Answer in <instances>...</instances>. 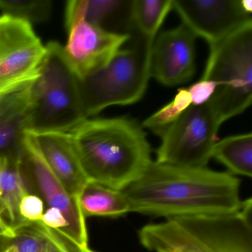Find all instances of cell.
<instances>
[{
  "label": "cell",
  "mask_w": 252,
  "mask_h": 252,
  "mask_svg": "<svg viewBox=\"0 0 252 252\" xmlns=\"http://www.w3.org/2000/svg\"><path fill=\"white\" fill-rule=\"evenodd\" d=\"M122 192L130 212L166 219L240 210V181L228 172L152 161Z\"/></svg>",
  "instance_id": "cell-1"
},
{
  "label": "cell",
  "mask_w": 252,
  "mask_h": 252,
  "mask_svg": "<svg viewBox=\"0 0 252 252\" xmlns=\"http://www.w3.org/2000/svg\"><path fill=\"white\" fill-rule=\"evenodd\" d=\"M88 181L122 191L153 160L143 127L126 118L86 120L68 132Z\"/></svg>",
  "instance_id": "cell-2"
},
{
  "label": "cell",
  "mask_w": 252,
  "mask_h": 252,
  "mask_svg": "<svg viewBox=\"0 0 252 252\" xmlns=\"http://www.w3.org/2000/svg\"><path fill=\"white\" fill-rule=\"evenodd\" d=\"M252 199L225 215L180 217L147 224L140 243L151 252H252Z\"/></svg>",
  "instance_id": "cell-3"
},
{
  "label": "cell",
  "mask_w": 252,
  "mask_h": 252,
  "mask_svg": "<svg viewBox=\"0 0 252 252\" xmlns=\"http://www.w3.org/2000/svg\"><path fill=\"white\" fill-rule=\"evenodd\" d=\"M40 75L32 85L30 113L26 132H69L86 120L79 79L57 42L46 46Z\"/></svg>",
  "instance_id": "cell-4"
},
{
  "label": "cell",
  "mask_w": 252,
  "mask_h": 252,
  "mask_svg": "<svg viewBox=\"0 0 252 252\" xmlns=\"http://www.w3.org/2000/svg\"><path fill=\"white\" fill-rule=\"evenodd\" d=\"M129 47L122 48L102 68L79 79L86 119L113 105H129L141 99L148 86L150 57L155 39L135 33Z\"/></svg>",
  "instance_id": "cell-5"
},
{
  "label": "cell",
  "mask_w": 252,
  "mask_h": 252,
  "mask_svg": "<svg viewBox=\"0 0 252 252\" xmlns=\"http://www.w3.org/2000/svg\"><path fill=\"white\" fill-rule=\"evenodd\" d=\"M210 47L201 79L216 85L207 101L220 125L252 102V20Z\"/></svg>",
  "instance_id": "cell-6"
},
{
  "label": "cell",
  "mask_w": 252,
  "mask_h": 252,
  "mask_svg": "<svg viewBox=\"0 0 252 252\" xmlns=\"http://www.w3.org/2000/svg\"><path fill=\"white\" fill-rule=\"evenodd\" d=\"M220 124L207 102L191 105L160 135L156 162L187 167H206Z\"/></svg>",
  "instance_id": "cell-7"
},
{
  "label": "cell",
  "mask_w": 252,
  "mask_h": 252,
  "mask_svg": "<svg viewBox=\"0 0 252 252\" xmlns=\"http://www.w3.org/2000/svg\"><path fill=\"white\" fill-rule=\"evenodd\" d=\"M46 54L30 23L0 16V98L33 83Z\"/></svg>",
  "instance_id": "cell-8"
},
{
  "label": "cell",
  "mask_w": 252,
  "mask_h": 252,
  "mask_svg": "<svg viewBox=\"0 0 252 252\" xmlns=\"http://www.w3.org/2000/svg\"><path fill=\"white\" fill-rule=\"evenodd\" d=\"M21 158L34 194L44 200L48 208L61 211L68 223L66 237L80 249H88L86 218L82 215L79 200L67 192L53 172L44 158L33 134H25L22 141Z\"/></svg>",
  "instance_id": "cell-9"
},
{
  "label": "cell",
  "mask_w": 252,
  "mask_h": 252,
  "mask_svg": "<svg viewBox=\"0 0 252 252\" xmlns=\"http://www.w3.org/2000/svg\"><path fill=\"white\" fill-rule=\"evenodd\" d=\"M67 30L68 39L63 52L79 80L105 67L132 38L131 33L108 32L83 20Z\"/></svg>",
  "instance_id": "cell-10"
},
{
  "label": "cell",
  "mask_w": 252,
  "mask_h": 252,
  "mask_svg": "<svg viewBox=\"0 0 252 252\" xmlns=\"http://www.w3.org/2000/svg\"><path fill=\"white\" fill-rule=\"evenodd\" d=\"M172 10L197 37L209 46L225 39L252 20L241 0H172Z\"/></svg>",
  "instance_id": "cell-11"
},
{
  "label": "cell",
  "mask_w": 252,
  "mask_h": 252,
  "mask_svg": "<svg viewBox=\"0 0 252 252\" xmlns=\"http://www.w3.org/2000/svg\"><path fill=\"white\" fill-rule=\"evenodd\" d=\"M196 39L184 23L158 34L152 47L151 77L166 86L191 81L196 70Z\"/></svg>",
  "instance_id": "cell-12"
},
{
  "label": "cell",
  "mask_w": 252,
  "mask_h": 252,
  "mask_svg": "<svg viewBox=\"0 0 252 252\" xmlns=\"http://www.w3.org/2000/svg\"><path fill=\"white\" fill-rule=\"evenodd\" d=\"M33 135L44 158L67 192L79 198L82 189L89 181L68 132H45Z\"/></svg>",
  "instance_id": "cell-13"
},
{
  "label": "cell",
  "mask_w": 252,
  "mask_h": 252,
  "mask_svg": "<svg viewBox=\"0 0 252 252\" xmlns=\"http://www.w3.org/2000/svg\"><path fill=\"white\" fill-rule=\"evenodd\" d=\"M31 193L34 192L23 168L21 153L0 155V219L13 231L27 222L19 207L22 199Z\"/></svg>",
  "instance_id": "cell-14"
},
{
  "label": "cell",
  "mask_w": 252,
  "mask_h": 252,
  "mask_svg": "<svg viewBox=\"0 0 252 252\" xmlns=\"http://www.w3.org/2000/svg\"><path fill=\"white\" fill-rule=\"evenodd\" d=\"M33 84L0 98V155L21 153L22 141L27 131Z\"/></svg>",
  "instance_id": "cell-15"
},
{
  "label": "cell",
  "mask_w": 252,
  "mask_h": 252,
  "mask_svg": "<svg viewBox=\"0 0 252 252\" xmlns=\"http://www.w3.org/2000/svg\"><path fill=\"white\" fill-rule=\"evenodd\" d=\"M9 243L17 252H82L61 232L47 227L43 222H27L14 229Z\"/></svg>",
  "instance_id": "cell-16"
},
{
  "label": "cell",
  "mask_w": 252,
  "mask_h": 252,
  "mask_svg": "<svg viewBox=\"0 0 252 252\" xmlns=\"http://www.w3.org/2000/svg\"><path fill=\"white\" fill-rule=\"evenodd\" d=\"M82 215L89 217L119 218L130 212L124 193L94 181H88L79 195Z\"/></svg>",
  "instance_id": "cell-17"
},
{
  "label": "cell",
  "mask_w": 252,
  "mask_h": 252,
  "mask_svg": "<svg viewBox=\"0 0 252 252\" xmlns=\"http://www.w3.org/2000/svg\"><path fill=\"white\" fill-rule=\"evenodd\" d=\"M131 1L123 0H71L66 4V28L79 20L110 32V23L130 8Z\"/></svg>",
  "instance_id": "cell-18"
},
{
  "label": "cell",
  "mask_w": 252,
  "mask_h": 252,
  "mask_svg": "<svg viewBox=\"0 0 252 252\" xmlns=\"http://www.w3.org/2000/svg\"><path fill=\"white\" fill-rule=\"evenodd\" d=\"M212 158L223 164L228 173L252 178V134L226 137L214 147Z\"/></svg>",
  "instance_id": "cell-19"
},
{
  "label": "cell",
  "mask_w": 252,
  "mask_h": 252,
  "mask_svg": "<svg viewBox=\"0 0 252 252\" xmlns=\"http://www.w3.org/2000/svg\"><path fill=\"white\" fill-rule=\"evenodd\" d=\"M172 10V0H132L130 4L132 31L147 39H156Z\"/></svg>",
  "instance_id": "cell-20"
},
{
  "label": "cell",
  "mask_w": 252,
  "mask_h": 252,
  "mask_svg": "<svg viewBox=\"0 0 252 252\" xmlns=\"http://www.w3.org/2000/svg\"><path fill=\"white\" fill-rule=\"evenodd\" d=\"M0 11L31 25L44 23L51 16L52 2L49 0H0Z\"/></svg>",
  "instance_id": "cell-21"
},
{
  "label": "cell",
  "mask_w": 252,
  "mask_h": 252,
  "mask_svg": "<svg viewBox=\"0 0 252 252\" xmlns=\"http://www.w3.org/2000/svg\"><path fill=\"white\" fill-rule=\"evenodd\" d=\"M191 105V97L187 89H180L175 98L169 104L146 119L141 126L150 129L160 136L165 129Z\"/></svg>",
  "instance_id": "cell-22"
},
{
  "label": "cell",
  "mask_w": 252,
  "mask_h": 252,
  "mask_svg": "<svg viewBox=\"0 0 252 252\" xmlns=\"http://www.w3.org/2000/svg\"><path fill=\"white\" fill-rule=\"evenodd\" d=\"M19 210L24 220L39 222L45 213V203L39 195L31 193L22 199Z\"/></svg>",
  "instance_id": "cell-23"
},
{
  "label": "cell",
  "mask_w": 252,
  "mask_h": 252,
  "mask_svg": "<svg viewBox=\"0 0 252 252\" xmlns=\"http://www.w3.org/2000/svg\"><path fill=\"white\" fill-rule=\"evenodd\" d=\"M216 85L212 81L200 79L187 88L191 97V105L199 106L207 102L215 93Z\"/></svg>",
  "instance_id": "cell-24"
},
{
  "label": "cell",
  "mask_w": 252,
  "mask_h": 252,
  "mask_svg": "<svg viewBox=\"0 0 252 252\" xmlns=\"http://www.w3.org/2000/svg\"><path fill=\"white\" fill-rule=\"evenodd\" d=\"M41 222H43L48 228L58 231L66 237L68 223L61 211L59 209L52 207L48 208L45 211Z\"/></svg>",
  "instance_id": "cell-25"
},
{
  "label": "cell",
  "mask_w": 252,
  "mask_h": 252,
  "mask_svg": "<svg viewBox=\"0 0 252 252\" xmlns=\"http://www.w3.org/2000/svg\"><path fill=\"white\" fill-rule=\"evenodd\" d=\"M14 236V231L9 227L7 226L1 219H0V237L11 238Z\"/></svg>",
  "instance_id": "cell-26"
},
{
  "label": "cell",
  "mask_w": 252,
  "mask_h": 252,
  "mask_svg": "<svg viewBox=\"0 0 252 252\" xmlns=\"http://www.w3.org/2000/svg\"><path fill=\"white\" fill-rule=\"evenodd\" d=\"M242 5L246 12L249 14L252 12V0H241Z\"/></svg>",
  "instance_id": "cell-27"
},
{
  "label": "cell",
  "mask_w": 252,
  "mask_h": 252,
  "mask_svg": "<svg viewBox=\"0 0 252 252\" xmlns=\"http://www.w3.org/2000/svg\"><path fill=\"white\" fill-rule=\"evenodd\" d=\"M8 237H0V252H3L8 247Z\"/></svg>",
  "instance_id": "cell-28"
},
{
  "label": "cell",
  "mask_w": 252,
  "mask_h": 252,
  "mask_svg": "<svg viewBox=\"0 0 252 252\" xmlns=\"http://www.w3.org/2000/svg\"><path fill=\"white\" fill-rule=\"evenodd\" d=\"M2 252H17V250H16L15 247L8 242V247H7L6 249H5Z\"/></svg>",
  "instance_id": "cell-29"
},
{
  "label": "cell",
  "mask_w": 252,
  "mask_h": 252,
  "mask_svg": "<svg viewBox=\"0 0 252 252\" xmlns=\"http://www.w3.org/2000/svg\"><path fill=\"white\" fill-rule=\"evenodd\" d=\"M82 252H94V251L91 250V249L88 248V249H85V250L83 251Z\"/></svg>",
  "instance_id": "cell-30"
}]
</instances>
